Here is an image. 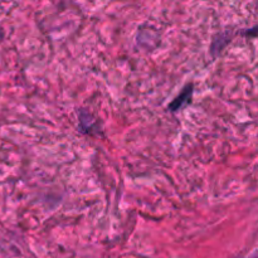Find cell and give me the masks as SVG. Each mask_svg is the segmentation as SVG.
<instances>
[{
    "label": "cell",
    "mask_w": 258,
    "mask_h": 258,
    "mask_svg": "<svg viewBox=\"0 0 258 258\" xmlns=\"http://www.w3.org/2000/svg\"><path fill=\"white\" fill-rule=\"evenodd\" d=\"M191 96H193V83H189L185 87L183 88L180 93H179L178 97L174 98L173 102L169 105V108H170L171 112H176L178 110H180L183 106L188 105L191 100Z\"/></svg>",
    "instance_id": "obj_1"
}]
</instances>
